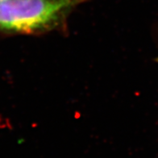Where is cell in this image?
Listing matches in <instances>:
<instances>
[{
  "label": "cell",
  "instance_id": "1",
  "mask_svg": "<svg viewBox=\"0 0 158 158\" xmlns=\"http://www.w3.org/2000/svg\"><path fill=\"white\" fill-rule=\"evenodd\" d=\"M86 0H2L0 30L41 34L64 27L72 10Z\"/></svg>",
  "mask_w": 158,
  "mask_h": 158
},
{
  "label": "cell",
  "instance_id": "2",
  "mask_svg": "<svg viewBox=\"0 0 158 158\" xmlns=\"http://www.w3.org/2000/svg\"><path fill=\"white\" fill-rule=\"evenodd\" d=\"M156 61H157V62H158V57H157V58H156Z\"/></svg>",
  "mask_w": 158,
  "mask_h": 158
},
{
  "label": "cell",
  "instance_id": "3",
  "mask_svg": "<svg viewBox=\"0 0 158 158\" xmlns=\"http://www.w3.org/2000/svg\"><path fill=\"white\" fill-rule=\"evenodd\" d=\"M0 1H2V0H0Z\"/></svg>",
  "mask_w": 158,
  "mask_h": 158
}]
</instances>
